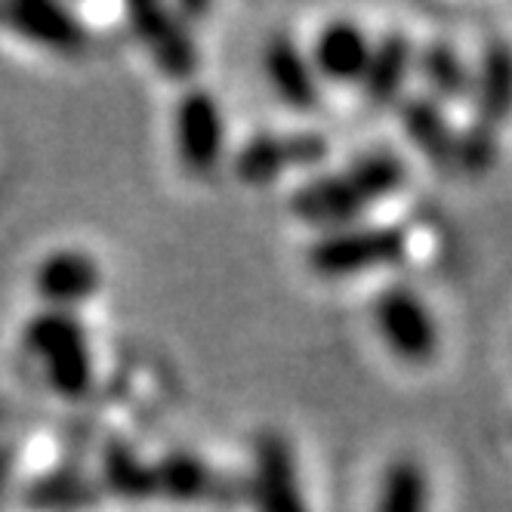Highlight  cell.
<instances>
[{"label":"cell","mask_w":512,"mask_h":512,"mask_svg":"<svg viewBox=\"0 0 512 512\" xmlns=\"http://www.w3.org/2000/svg\"><path fill=\"white\" fill-rule=\"evenodd\" d=\"M405 179L408 167L395 152H368L337 173L309 179L290 198V210L312 226H346L364 210L395 195Z\"/></svg>","instance_id":"obj_1"},{"label":"cell","mask_w":512,"mask_h":512,"mask_svg":"<svg viewBox=\"0 0 512 512\" xmlns=\"http://www.w3.org/2000/svg\"><path fill=\"white\" fill-rule=\"evenodd\" d=\"M472 121L457 133L454 167L479 176L497 158V130L512 115V44L491 41L472 75Z\"/></svg>","instance_id":"obj_2"},{"label":"cell","mask_w":512,"mask_h":512,"mask_svg":"<svg viewBox=\"0 0 512 512\" xmlns=\"http://www.w3.org/2000/svg\"><path fill=\"white\" fill-rule=\"evenodd\" d=\"M22 343L59 398L78 401L93 389V349L84 324L75 312L41 309L28 324Z\"/></svg>","instance_id":"obj_3"},{"label":"cell","mask_w":512,"mask_h":512,"mask_svg":"<svg viewBox=\"0 0 512 512\" xmlns=\"http://www.w3.org/2000/svg\"><path fill=\"white\" fill-rule=\"evenodd\" d=\"M408 250L405 232L395 226H343L309 247V266L321 278H355L398 263Z\"/></svg>","instance_id":"obj_4"},{"label":"cell","mask_w":512,"mask_h":512,"mask_svg":"<svg viewBox=\"0 0 512 512\" xmlns=\"http://www.w3.org/2000/svg\"><path fill=\"white\" fill-rule=\"evenodd\" d=\"M374 324L386 349L408 361L423 364L435 355L438 346V327L429 306L414 294L411 287H386L374 300Z\"/></svg>","instance_id":"obj_5"},{"label":"cell","mask_w":512,"mask_h":512,"mask_svg":"<svg viewBox=\"0 0 512 512\" xmlns=\"http://www.w3.org/2000/svg\"><path fill=\"white\" fill-rule=\"evenodd\" d=\"M173 142L179 164L189 173H213L226 152V118L207 90H189L173 115Z\"/></svg>","instance_id":"obj_6"},{"label":"cell","mask_w":512,"mask_h":512,"mask_svg":"<svg viewBox=\"0 0 512 512\" xmlns=\"http://www.w3.org/2000/svg\"><path fill=\"white\" fill-rule=\"evenodd\" d=\"M250 497L256 512H309L294 448L284 435L263 432L253 445Z\"/></svg>","instance_id":"obj_7"},{"label":"cell","mask_w":512,"mask_h":512,"mask_svg":"<svg viewBox=\"0 0 512 512\" xmlns=\"http://www.w3.org/2000/svg\"><path fill=\"white\" fill-rule=\"evenodd\" d=\"M327 142L318 133H260L235 155V176L247 186H269L284 170L318 164Z\"/></svg>","instance_id":"obj_8"},{"label":"cell","mask_w":512,"mask_h":512,"mask_svg":"<svg viewBox=\"0 0 512 512\" xmlns=\"http://www.w3.org/2000/svg\"><path fill=\"white\" fill-rule=\"evenodd\" d=\"M133 34L149 50L155 65L173 81H189L198 71V47L192 31L182 25L170 10L155 4H139L130 10Z\"/></svg>","instance_id":"obj_9"},{"label":"cell","mask_w":512,"mask_h":512,"mask_svg":"<svg viewBox=\"0 0 512 512\" xmlns=\"http://www.w3.org/2000/svg\"><path fill=\"white\" fill-rule=\"evenodd\" d=\"M102 287V269L84 250H56L44 256L34 272V290L41 294L47 309L75 312L81 303H90Z\"/></svg>","instance_id":"obj_10"},{"label":"cell","mask_w":512,"mask_h":512,"mask_svg":"<svg viewBox=\"0 0 512 512\" xmlns=\"http://www.w3.org/2000/svg\"><path fill=\"white\" fill-rule=\"evenodd\" d=\"M4 13V25L25 41L38 44L59 56H78L87 50L90 38L81 25V19L68 7L44 4V0H22V4H10L0 10Z\"/></svg>","instance_id":"obj_11"},{"label":"cell","mask_w":512,"mask_h":512,"mask_svg":"<svg viewBox=\"0 0 512 512\" xmlns=\"http://www.w3.org/2000/svg\"><path fill=\"white\" fill-rule=\"evenodd\" d=\"M371 38L349 19L327 22L312 47V68L318 81H334V84H358L364 78V68L371 59Z\"/></svg>","instance_id":"obj_12"},{"label":"cell","mask_w":512,"mask_h":512,"mask_svg":"<svg viewBox=\"0 0 512 512\" xmlns=\"http://www.w3.org/2000/svg\"><path fill=\"white\" fill-rule=\"evenodd\" d=\"M263 62H266V78L278 93V99L290 108H297V112H312L321 99V81L309 56L297 47V41L287 38V34H278V38L269 41Z\"/></svg>","instance_id":"obj_13"},{"label":"cell","mask_w":512,"mask_h":512,"mask_svg":"<svg viewBox=\"0 0 512 512\" xmlns=\"http://www.w3.org/2000/svg\"><path fill=\"white\" fill-rule=\"evenodd\" d=\"M401 127L405 136L417 145L420 155L435 167H454L457 133L432 96H411L401 102Z\"/></svg>","instance_id":"obj_14"},{"label":"cell","mask_w":512,"mask_h":512,"mask_svg":"<svg viewBox=\"0 0 512 512\" xmlns=\"http://www.w3.org/2000/svg\"><path fill=\"white\" fill-rule=\"evenodd\" d=\"M411 65H414V44L408 34L389 31L386 38H380L371 47V59H368V68H364V78H361L368 102L377 108L395 102L401 87L408 81Z\"/></svg>","instance_id":"obj_15"},{"label":"cell","mask_w":512,"mask_h":512,"mask_svg":"<svg viewBox=\"0 0 512 512\" xmlns=\"http://www.w3.org/2000/svg\"><path fill=\"white\" fill-rule=\"evenodd\" d=\"M152 475L155 494H164L170 500L192 503L216 497V475L195 454H167L158 466H152Z\"/></svg>","instance_id":"obj_16"},{"label":"cell","mask_w":512,"mask_h":512,"mask_svg":"<svg viewBox=\"0 0 512 512\" xmlns=\"http://www.w3.org/2000/svg\"><path fill=\"white\" fill-rule=\"evenodd\" d=\"M426 503L429 488L420 463L408 457L392 460L380 479L374 512H426Z\"/></svg>","instance_id":"obj_17"},{"label":"cell","mask_w":512,"mask_h":512,"mask_svg":"<svg viewBox=\"0 0 512 512\" xmlns=\"http://www.w3.org/2000/svg\"><path fill=\"white\" fill-rule=\"evenodd\" d=\"M420 75L429 84L432 96L438 99H463L472 90V71L460 59V53L445 44V41H432L423 47L420 59Z\"/></svg>","instance_id":"obj_18"},{"label":"cell","mask_w":512,"mask_h":512,"mask_svg":"<svg viewBox=\"0 0 512 512\" xmlns=\"http://www.w3.org/2000/svg\"><path fill=\"white\" fill-rule=\"evenodd\" d=\"M93 500H96L93 485L75 469L50 472L44 479L34 482L25 494V503L41 512H71V509L90 506Z\"/></svg>","instance_id":"obj_19"},{"label":"cell","mask_w":512,"mask_h":512,"mask_svg":"<svg viewBox=\"0 0 512 512\" xmlns=\"http://www.w3.org/2000/svg\"><path fill=\"white\" fill-rule=\"evenodd\" d=\"M102 475L105 485L112 488V494L124 497V500H145L155 494V475L152 466L142 463L127 445L115 442L105 448L102 457Z\"/></svg>","instance_id":"obj_20"},{"label":"cell","mask_w":512,"mask_h":512,"mask_svg":"<svg viewBox=\"0 0 512 512\" xmlns=\"http://www.w3.org/2000/svg\"><path fill=\"white\" fill-rule=\"evenodd\" d=\"M7 472H10V460L0 454V491H4V485H7Z\"/></svg>","instance_id":"obj_21"}]
</instances>
